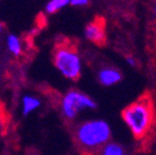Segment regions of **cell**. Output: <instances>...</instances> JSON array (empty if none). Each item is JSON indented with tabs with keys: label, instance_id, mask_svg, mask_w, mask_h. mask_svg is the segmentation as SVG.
<instances>
[{
	"label": "cell",
	"instance_id": "cell-1",
	"mask_svg": "<svg viewBox=\"0 0 156 155\" xmlns=\"http://www.w3.org/2000/svg\"><path fill=\"white\" fill-rule=\"evenodd\" d=\"M122 119L136 140L145 138L154 127L156 111L151 95L144 93L122 110Z\"/></svg>",
	"mask_w": 156,
	"mask_h": 155
},
{
	"label": "cell",
	"instance_id": "cell-2",
	"mask_svg": "<svg viewBox=\"0 0 156 155\" xmlns=\"http://www.w3.org/2000/svg\"><path fill=\"white\" fill-rule=\"evenodd\" d=\"M112 136L110 125L103 119H90L79 124L75 129V138L79 146L88 152L102 149Z\"/></svg>",
	"mask_w": 156,
	"mask_h": 155
},
{
	"label": "cell",
	"instance_id": "cell-3",
	"mask_svg": "<svg viewBox=\"0 0 156 155\" xmlns=\"http://www.w3.org/2000/svg\"><path fill=\"white\" fill-rule=\"evenodd\" d=\"M53 64L63 77L69 80L80 78L83 62L78 51L69 44H61L54 50Z\"/></svg>",
	"mask_w": 156,
	"mask_h": 155
},
{
	"label": "cell",
	"instance_id": "cell-4",
	"mask_svg": "<svg viewBox=\"0 0 156 155\" xmlns=\"http://www.w3.org/2000/svg\"><path fill=\"white\" fill-rule=\"evenodd\" d=\"M95 107L97 103L92 98L75 89L66 92L60 102L62 115L68 121H74L85 110H94Z\"/></svg>",
	"mask_w": 156,
	"mask_h": 155
},
{
	"label": "cell",
	"instance_id": "cell-5",
	"mask_svg": "<svg viewBox=\"0 0 156 155\" xmlns=\"http://www.w3.org/2000/svg\"><path fill=\"white\" fill-rule=\"evenodd\" d=\"M85 37L95 45H103L106 39L105 34V22L101 17L94 19L85 27Z\"/></svg>",
	"mask_w": 156,
	"mask_h": 155
},
{
	"label": "cell",
	"instance_id": "cell-6",
	"mask_svg": "<svg viewBox=\"0 0 156 155\" xmlns=\"http://www.w3.org/2000/svg\"><path fill=\"white\" fill-rule=\"evenodd\" d=\"M99 81L103 86H113L122 80V74L114 67H104L99 72Z\"/></svg>",
	"mask_w": 156,
	"mask_h": 155
},
{
	"label": "cell",
	"instance_id": "cell-7",
	"mask_svg": "<svg viewBox=\"0 0 156 155\" xmlns=\"http://www.w3.org/2000/svg\"><path fill=\"white\" fill-rule=\"evenodd\" d=\"M21 102H22V113L24 116H27V115L34 113L41 105L40 99L32 95L24 96L22 98V101Z\"/></svg>",
	"mask_w": 156,
	"mask_h": 155
},
{
	"label": "cell",
	"instance_id": "cell-8",
	"mask_svg": "<svg viewBox=\"0 0 156 155\" xmlns=\"http://www.w3.org/2000/svg\"><path fill=\"white\" fill-rule=\"evenodd\" d=\"M5 46L7 49L10 51V53H12L14 56H21L23 51V44L22 40L19 36L14 34H9L5 38Z\"/></svg>",
	"mask_w": 156,
	"mask_h": 155
},
{
	"label": "cell",
	"instance_id": "cell-9",
	"mask_svg": "<svg viewBox=\"0 0 156 155\" xmlns=\"http://www.w3.org/2000/svg\"><path fill=\"white\" fill-rule=\"evenodd\" d=\"M100 155H127V154L125 149L120 144L114 142H108L101 149Z\"/></svg>",
	"mask_w": 156,
	"mask_h": 155
},
{
	"label": "cell",
	"instance_id": "cell-10",
	"mask_svg": "<svg viewBox=\"0 0 156 155\" xmlns=\"http://www.w3.org/2000/svg\"><path fill=\"white\" fill-rule=\"evenodd\" d=\"M67 5H69L68 0H51L46 5V12L49 14H53L65 8Z\"/></svg>",
	"mask_w": 156,
	"mask_h": 155
},
{
	"label": "cell",
	"instance_id": "cell-11",
	"mask_svg": "<svg viewBox=\"0 0 156 155\" xmlns=\"http://www.w3.org/2000/svg\"><path fill=\"white\" fill-rule=\"evenodd\" d=\"M69 5L73 7H83V5H89V1L88 0H71Z\"/></svg>",
	"mask_w": 156,
	"mask_h": 155
},
{
	"label": "cell",
	"instance_id": "cell-12",
	"mask_svg": "<svg viewBox=\"0 0 156 155\" xmlns=\"http://www.w3.org/2000/svg\"><path fill=\"white\" fill-rule=\"evenodd\" d=\"M126 62L129 64L130 66H136V60H134V58H132V56H127V58H126Z\"/></svg>",
	"mask_w": 156,
	"mask_h": 155
},
{
	"label": "cell",
	"instance_id": "cell-13",
	"mask_svg": "<svg viewBox=\"0 0 156 155\" xmlns=\"http://www.w3.org/2000/svg\"><path fill=\"white\" fill-rule=\"evenodd\" d=\"M5 23L0 22V34L5 33Z\"/></svg>",
	"mask_w": 156,
	"mask_h": 155
},
{
	"label": "cell",
	"instance_id": "cell-14",
	"mask_svg": "<svg viewBox=\"0 0 156 155\" xmlns=\"http://www.w3.org/2000/svg\"><path fill=\"white\" fill-rule=\"evenodd\" d=\"M0 51H1V47H0Z\"/></svg>",
	"mask_w": 156,
	"mask_h": 155
}]
</instances>
